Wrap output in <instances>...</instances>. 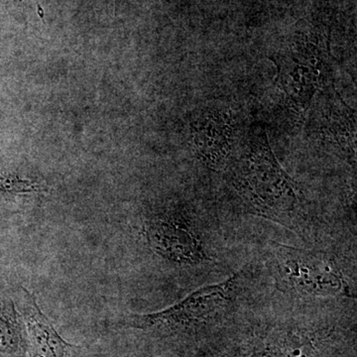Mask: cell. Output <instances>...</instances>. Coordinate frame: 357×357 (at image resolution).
<instances>
[{
    "mask_svg": "<svg viewBox=\"0 0 357 357\" xmlns=\"http://www.w3.org/2000/svg\"><path fill=\"white\" fill-rule=\"evenodd\" d=\"M227 178L250 210L268 220L293 227L299 215L300 191L270 148L266 128L255 122L232 152Z\"/></svg>",
    "mask_w": 357,
    "mask_h": 357,
    "instance_id": "obj_1",
    "label": "cell"
},
{
    "mask_svg": "<svg viewBox=\"0 0 357 357\" xmlns=\"http://www.w3.org/2000/svg\"><path fill=\"white\" fill-rule=\"evenodd\" d=\"M274 274L284 292L310 297H337L351 294L349 282L326 255L275 243Z\"/></svg>",
    "mask_w": 357,
    "mask_h": 357,
    "instance_id": "obj_2",
    "label": "cell"
},
{
    "mask_svg": "<svg viewBox=\"0 0 357 357\" xmlns=\"http://www.w3.org/2000/svg\"><path fill=\"white\" fill-rule=\"evenodd\" d=\"M326 43L318 31L301 33L277 55L278 83L296 109L305 110L326 75Z\"/></svg>",
    "mask_w": 357,
    "mask_h": 357,
    "instance_id": "obj_3",
    "label": "cell"
},
{
    "mask_svg": "<svg viewBox=\"0 0 357 357\" xmlns=\"http://www.w3.org/2000/svg\"><path fill=\"white\" fill-rule=\"evenodd\" d=\"M238 275L194 291L177 304L153 314H134L130 326L140 330L177 331L194 328L215 318L234 299Z\"/></svg>",
    "mask_w": 357,
    "mask_h": 357,
    "instance_id": "obj_4",
    "label": "cell"
},
{
    "mask_svg": "<svg viewBox=\"0 0 357 357\" xmlns=\"http://www.w3.org/2000/svg\"><path fill=\"white\" fill-rule=\"evenodd\" d=\"M192 140L195 154L204 165L225 170L234 148V122L229 110L202 109L192 123Z\"/></svg>",
    "mask_w": 357,
    "mask_h": 357,
    "instance_id": "obj_5",
    "label": "cell"
},
{
    "mask_svg": "<svg viewBox=\"0 0 357 357\" xmlns=\"http://www.w3.org/2000/svg\"><path fill=\"white\" fill-rule=\"evenodd\" d=\"M146 236L155 252L168 261L197 266L210 259L199 237L185 223L154 220L148 223Z\"/></svg>",
    "mask_w": 357,
    "mask_h": 357,
    "instance_id": "obj_6",
    "label": "cell"
},
{
    "mask_svg": "<svg viewBox=\"0 0 357 357\" xmlns=\"http://www.w3.org/2000/svg\"><path fill=\"white\" fill-rule=\"evenodd\" d=\"M32 342L31 357H72L74 345L65 342L50 321L40 311L32 297V306L26 316Z\"/></svg>",
    "mask_w": 357,
    "mask_h": 357,
    "instance_id": "obj_7",
    "label": "cell"
},
{
    "mask_svg": "<svg viewBox=\"0 0 357 357\" xmlns=\"http://www.w3.org/2000/svg\"><path fill=\"white\" fill-rule=\"evenodd\" d=\"M17 314L13 305L0 307V357H26Z\"/></svg>",
    "mask_w": 357,
    "mask_h": 357,
    "instance_id": "obj_8",
    "label": "cell"
},
{
    "mask_svg": "<svg viewBox=\"0 0 357 357\" xmlns=\"http://www.w3.org/2000/svg\"><path fill=\"white\" fill-rule=\"evenodd\" d=\"M314 351V344L309 337L287 335L268 342L249 357H311Z\"/></svg>",
    "mask_w": 357,
    "mask_h": 357,
    "instance_id": "obj_9",
    "label": "cell"
}]
</instances>
